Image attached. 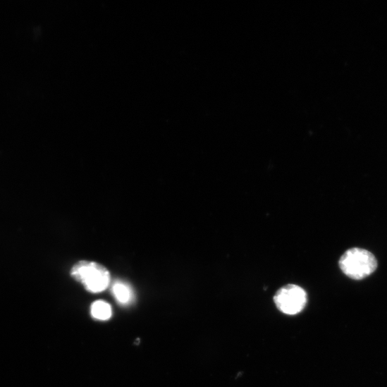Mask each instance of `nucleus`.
<instances>
[{
    "label": "nucleus",
    "instance_id": "obj_1",
    "mask_svg": "<svg viewBox=\"0 0 387 387\" xmlns=\"http://www.w3.org/2000/svg\"><path fill=\"white\" fill-rule=\"evenodd\" d=\"M339 267L349 278L358 281L373 274L377 268V262L369 251L355 247L348 250L340 257Z\"/></svg>",
    "mask_w": 387,
    "mask_h": 387
},
{
    "label": "nucleus",
    "instance_id": "obj_2",
    "mask_svg": "<svg viewBox=\"0 0 387 387\" xmlns=\"http://www.w3.org/2000/svg\"><path fill=\"white\" fill-rule=\"evenodd\" d=\"M70 274L92 293L102 292L110 283L111 276L108 269L93 262H79L73 267Z\"/></svg>",
    "mask_w": 387,
    "mask_h": 387
},
{
    "label": "nucleus",
    "instance_id": "obj_3",
    "mask_svg": "<svg viewBox=\"0 0 387 387\" xmlns=\"http://www.w3.org/2000/svg\"><path fill=\"white\" fill-rule=\"evenodd\" d=\"M274 302L283 314L293 316L302 312L307 304V294L302 288L290 284L280 288L274 296Z\"/></svg>",
    "mask_w": 387,
    "mask_h": 387
},
{
    "label": "nucleus",
    "instance_id": "obj_4",
    "mask_svg": "<svg viewBox=\"0 0 387 387\" xmlns=\"http://www.w3.org/2000/svg\"><path fill=\"white\" fill-rule=\"evenodd\" d=\"M112 291L116 300L122 305L128 304L133 297L131 288L123 282L118 281L114 283Z\"/></svg>",
    "mask_w": 387,
    "mask_h": 387
},
{
    "label": "nucleus",
    "instance_id": "obj_5",
    "mask_svg": "<svg viewBox=\"0 0 387 387\" xmlns=\"http://www.w3.org/2000/svg\"><path fill=\"white\" fill-rule=\"evenodd\" d=\"M92 314L97 319L106 321L111 318L112 311L108 303L98 300L92 307Z\"/></svg>",
    "mask_w": 387,
    "mask_h": 387
}]
</instances>
